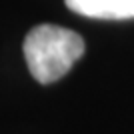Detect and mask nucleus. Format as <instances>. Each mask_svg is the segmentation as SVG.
Here are the masks:
<instances>
[{
	"instance_id": "2",
	"label": "nucleus",
	"mask_w": 134,
	"mask_h": 134,
	"mask_svg": "<svg viewBox=\"0 0 134 134\" xmlns=\"http://www.w3.org/2000/svg\"><path fill=\"white\" fill-rule=\"evenodd\" d=\"M76 14L100 20H128L134 18V0H64Z\"/></svg>"
},
{
	"instance_id": "1",
	"label": "nucleus",
	"mask_w": 134,
	"mask_h": 134,
	"mask_svg": "<svg viewBox=\"0 0 134 134\" xmlns=\"http://www.w3.org/2000/svg\"><path fill=\"white\" fill-rule=\"evenodd\" d=\"M82 54V36L56 24H38L24 38L28 70L40 84L60 80Z\"/></svg>"
}]
</instances>
